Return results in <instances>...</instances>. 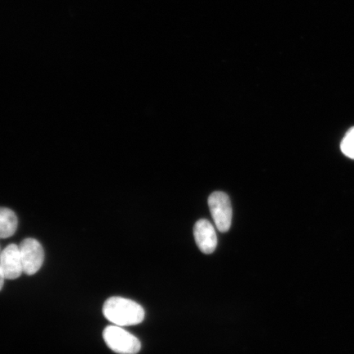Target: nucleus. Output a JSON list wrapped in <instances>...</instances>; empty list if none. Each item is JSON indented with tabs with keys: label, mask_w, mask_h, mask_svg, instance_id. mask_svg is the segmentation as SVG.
I'll use <instances>...</instances> for the list:
<instances>
[{
	"label": "nucleus",
	"mask_w": 354,
	"mask_h": 354,
	"mask_svg": "<svg viewBox=\"0 0 354 354\" xmlns=\"http://www.w3.org/2000/svg\"><path fill=\"white\" fill-rule=\"evenodd\" d=\"M103 313L106 319L121 327L138 325L145 317V310L139 304L122 297L106 300Z\"/></svg>",
	"instance_id": "f257e3e1"
},
{
	"label": "nucleus",
	"mask_w": 354,
	"mask_h": 354,
	"mask_svg": "<svg viewBox=\"0 0 354 354\" xmlns=\"http://www.w3.org/2000/svg\"><path fill=\"white\" fill-rule=\"evenodd\" d=\"M108 347L118 354H136L141 348L140 340L118 326H109L103 332Z\"/></svg>",
	"instance_id": "f03ea898"
},
{
	"label": "nucleus",
	"mask_w": 354,
	"mask_h": 354,
	"mask_svg": "<svg viewBox=\"0 0 354 354\" xmlns=\"http://www.w3.org/2000/svg\"><path fill=\"white\" fill-rule=\"evenodd\" d=\"M209 206L216 228L220 232H227L231 228L232 207L227 194L216 192L209 198Z\"/></svg>",
	"instance_id": "7ed1b4c3"
},
{
	"label": "nucleus",
	"mask_w": 354,
	"mask_h": 354,
	"mask_svg": "<svg viewBox=\"0 0 354 354\" xmlns=\"http://www.w3.org/2000/svg\"><path fill=\"white\" fill-rule=\"evenodd\" d=\"M24 272L28 276L35 275L41 268L44 261V252L41 243L32 238L25 239L19 245Z\"/></svg>",
	"instance_id": "20e7f679"
},
{
	"label": "nucleus",
	"mask_w": 354,
	"mask_h": 354,
	"mask_svg": "<svg viewBox=\"0 0 354 354\" xmlns=\"http://www.w3.org/2000/svg\"><path fill=\"white\" fill-rule=\"evenodd\" d=\"M0 270L6 280H15L24 272L19 246L15 243L7 246L0 254Z\"/></svg>",
	"instance_id": "39448f33"
},
{
	"label": "nucleus",
	"mask_w": 354,
	"mask_h": 354,
	"mask_svg": "<svg viewBox=\"0 0 354 354\" xmlns=\"http://www.w3.org/2000/svg\"><path fill=\"white\" fill-rule=\"evenodd\" d=\"M194 236L197 245L203 254L214 253L218 245V237L214 225L209 221L201 219L197 221L194 227Z\"/></svg>",
	"instance_id": "423d86ee"
},
{
	"label": "nucleus",
	"mask_w": 354,
	"mask_h": 354,
	"mask_svg": "<svg viewBox=\"0 0 354 354\" xmlns=\"http://www.w3.org/2000/svg\"><path fill=\"white\" fill-rule=\"evenodd\" d=\"M19 221L15 212L7 207H0V239L10 238L15 234Z\"/></svg>",
	"instance_id": "0eeeda50"
},
{
	"label": "nucleus",
	"mask_w": 354,
	"mask_h": 354,
	"mask_svg": "<svg viewBox=\"0 0 354 354\" xmlns=\"http://www.w3.org/2000/svg\"><path fill=\"white\" fill-rule=\"evenodd\" d=\"M342 151L348 158L354 159V127L344 136L342 142Z\"/></svg>",
	"instance_id": "6e6552de"
},
{
	"label": "nucleus",
	"mask_w": 354,
	"mask_h": 354,
	"mask_svg": "<svg viewBox=\"0 0 354 354\" xmlns=\"http://www.w3.org/2000/svg\"><path fill=\"white\" fill-rule=\"evenodd\" d=\"M6 277H4L1 270H0V290H2V288L4 285V281H6Z\"/></svg>",
	"instance_id": "1a4fd4ad"
}]
</instances>
